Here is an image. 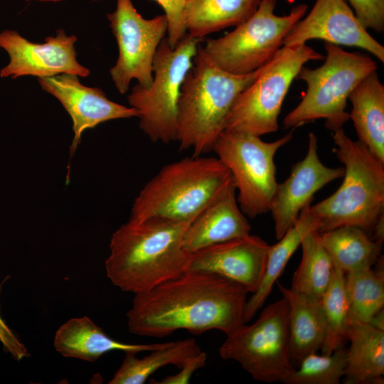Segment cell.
<instances>
[{"mask_svg":"<svg viewBox=\"0 0 384 384\" xmlns=\"http://www.w3.org/2000/svg\"><path fill=\"white\" fill-rule=\"evenodd\" d=\"M247 293L240 284L220 275L186 270L135 294L127 313L128 329L155 338L180 329L195 334L216 329L228 336L245 324Z\"/></svg>","mask_w":384,"mask_h":384,"instance_id":"1","label":"cell"},{"mask_svg":"<svg viewBox=\"0 0 384 384\" xmlns=\"http://www.w3.org/2000/svg\"><path fill=\"white\" fill-rule=\"evenodd\" d=\"M189 223L150 217L130 220L112 235L105 270L124 292L142 293L186 271L183 238Z\"/></svg>","mask_w":384,"mask_h":384,"instance_id":"2","label":"cell"},{"mask_svg":"<svg viewBox=\"0 0 384 384\" xmlns=\"http://www.w3.org/2000/svg\"><path fill=\"white\" fill-rule=\"evenodd\" d=\"M259 70L244 75L228 73L215 65L199 44L178 102L176 141L179 151L191 149L193 156L212 151L225 130L235 100Z\"/></svg>","mask_w":384,"mask_h":384,"instance_id":"3","label":"cell"},{"mask_svg":"<svg viewBox=\"0 0 384 384\" xmlns=\"http://www.w3.org/2000/svg\"><path fill=\"white\" fill-rule=\"evenodd\" d=\"M334 151L344 165L343 180L330 196L309 206L318 233L355 225L369 235L384 216V163L343 128L333 132Z\"/></svg>","mask_w":384,"mask_h":384,"instance_id":"4","label":"cell"},{"mask_svg":"<svg viewBox=\"0 0 384 384\" xmlns=\"http://www.w3.org/2000/svg\"><path fill=\"white\" fill-rule=\"evenodd\" d=\"M232 180L217 157H186L163 166L135 198L130 220L161 217L190 223Z\"/></svg>","mask_w":384,"mask_h":384,"instance_id":"5","label":"cell"},{"mask_svg":"<svg viewBox=\"0 0 384 384\" xmlns=\"http://www.w3.org/2000/svg\"><path fill=\"white\" fill-rule=\"evenodd\" d=\"M324 63L315 69L304 65L296 79L306 85L295 108L284 117L286 128L298 127L317 119H326V127L334 132L349 119L347 100L366 77L376 71V62L367 55L348 52L338 45L324 43Z\"/></svg>","mask_w":384,"mask_h":384,"instance_id":"6","label":"cell"},{"mask_svg":"<svg viewBox=\"0 0 384 384\" xmlns=\"http://www.w3.org/2000/svg\"><path fill=\"white\" fill-rule=\"evenodd\" d=\"M203 41L186 33L171 48L165 37L154 58L151 85L137 83L127 95L129 105L138 113L140 129L153 142L176 141L181 87Z\"/></svg>","mask_w":384,"mask_h":384,"instance_id":"7","label":"cell"},{"mask_svg":"<svg viewBox=\"0 0 384 384\" xmlns=\"http://www.w3.org/2000/svg\"><path fill=\"white\" fill-rule=\"evenodd\" d=\"M324 58L306 43L283 46L239 94L225 129L257 137L275 132L283 102L301 68L310 60Z\"/></svg>","mask_w":384,"mask_h":384,"instance_id":"8","label":"cell"},{"mask_svg":"<svg viewBox=\"0 0 384 384\" xmlns=\"http://www.w3.org/2000/svg\"><path fill=\"white\" fill-rule=\"evenodd\" d=\"M277 0H260L255 12L230 33L208 39L203 50L218 68L238 75L251 73L267 63L284 40L304 16L308 6L300 4L284 16L274 13Z\"/></svg>","mask_w":384,"mask_h":384,"instance_id":"9","label":"cell"},{"mask_svg":"<svg viewBox=\"0 0 384 384\" xmlns=\"http://www.w3.org/2000/svg\"><path fill=\"white\" fill-rule=\"evenodd\" d=\"M287 300L266 306L252 324H242L219 348L224 360H234L257 381L283 382L295 370L292 363Z\"/></svg>","mask_w":384,"mask_h":384,"instance_id":"10","label":"cell"},{"mask_svg":"<svg viewBox=\"0 0 384 384\" xmlns=\"http://www.w3.org/2000/svg\"><path fill=\"white\" fill-rule=\"evenodd\" d=\"M292 131L270 142L260 137L225 129L213 145L229 170L242 213L255 218L270 211L277 185L274 156L292 139Z\"/></svg>","mask_w":384,"mask_h":384,"instance_id":"11","label":"cell"},{"mask_svg":"<svg viewBox=\"0 0 384 384\" xmlns=\"http://www.w3.org/2000/svg\"><path fill=\"white\" fill-rule=\"evenodd\" d=\"M107 18L119 49L116 63L110 70L117 90L125 94L134 79L143 87L149 86L154 58L167 33L166 15L146 19L131 0H117L116 9L107 14Z\"/></svg>","mask_w":384,"mask_h":384,"instance_id":"12","label":"cell"},{"mask_svg":"<svg viewBox=\"0 0 384 384\" xmlns=\"http://www.w3.org/2000/svg\"><path fill=\"white\" fill-rule=\"evenodd\" d=\"M75 36L58 30L55 36H48L43 43L31 42L16 31L0 32V48L9 56V63L0 70L1 78L31 75L38 78L59 74H73L86 78L90 70L77 60Z\"/></svg>","mask_w":384,"mask_h":384,"instance_id":"13","label":"cell"},{"mask_svg":"<svg viewBox=\"0 0 384 384\" xmlns=\"http://www.w3.org/2000/svg\"><path fill=\"white\" fill-rule=\"evenodd\" d=\"M312 39L358 47L384 62L383 46L368 32L346 0H316L307 16L284 38L283 46L304 44Z\"/></svg>","mask_w":384,"mask_h":384,"instance_id":"14","label":"cell"},{"mask_svg":"<svg viewBox=\"0 0 384 384\" xmlns=\"http://www.w3.org/2000/svg\"><path fill=\"white\" fill-rule=\"evenodd\" d=\"M343 174V167L331 168L321 162L318 154V139L310 132L304 158L293 166L284 181L277 183L271 201L270 211L276 238L280 239L294 224L319 190Z\"/></svg>","mask_w":384,"mask_h":384,"instance_id":"15","label":"cell"},{"mask_svg":"<svg viewBox=\"0 0 384 384\" xmlns=\"http://www.w3.org/2000/svg\"><path fill=\"white\" fill-rule=\"evenodd\" d=\"M38 82L43 90L58 100L72 119V154L85 130L110 120L138 117L134 108L110 100L99 87L82 85L76 75L63 73L38 78Z\"/></svg>","mask_w":384,"mask_h":384,"instance_id":"16","label":"cell"},{"mask_svg":"<svg viewBox=\"0 0 384 384\" xmlns=\"http://www.w3.org/2000/svg\"><path fill=\"white\" fill-rule=\"evenodd\" d=\"M269 248L270 245L261 238L250 234L191 253L186 270L220 275L240 284L252 294L261 282Z\"/></svg>","mask_w":384,"mask_h":384,"instance_id":"17","label":"cell"},{"mask_svg":"<svg viewBox=\"0 0 384 384\" xmlns=\"http://www.w3.org/2000/svg\"><path fill=\"white\" fill-rule=\"evenodd\" d=\"M231 180L188 224L183 238L190 254L250 234L251 226L238 204Z\"/></svg>","mask_w":384,"mask_h":384,"instance_id":"18","label":"cell"},{"mask_svg":"<svg viewBox=\"0 0 384 384\" xmlns=\"http://www.w3.org/2000/svg\"><path fill=\"white\" fill-rule=\"evenodd\" d=\"M168 342L134 344L110 338L90 318H73L62 324L54 337V347L62 356L94 362L112 351L137 354L160 348Z\"/></svg>","mask_w":384,"mask_h":384,"instance_id":"19","label":"cell"},{"mask_svg":"<svg viewBox=\"0 0 384 384\" xmlns=\"http://www.w3.org/2000/svg\"><path fill=\"white\" fill-rule=\"evenodd\" d=\"M287 302L292 358L300 361L321 348L326 336V321L321 300L299 294L277 282Z\"/></svg>","mask_w":384,"mask_h":384,"instance_id":"20","label":"cell"},{"mask_svg":"<svg viewBox=\"0 0 384 384\" xmlns=\"http://www.w3.org/2000/svg\"><path fill=\"white\" fill-rule=\"evenodd\" d=\"M349 119L358 140L384 163V85L376 71L366 77L351 92Z\"/></svg>","mask_w":384,"mask_h":384,"instance_id":"21","label":"cell"},{"mask_svg":"<svg viewBox=\"0 0 384 384\" xmlns=\"http://www.w3.org/2000/svg\"><path fill=\"white\" fill-rule=\"evenodd\" d=\"M346 366L343 381L346 384H383L384 375V331L368 324L348 325Z\"/></svg>","mask_w":384,"mask_h":384,"instance_id":"22","label":"cell"},{"mask_svg":"<svg viewBox=\"0 0 384 384\" xmlns=\"http://www.w3.org/2000/svg\"><path fill=\"white\" fill-rule=\"evenodd\" d=\"M260 0H187L183 21L186 33L203 40L209 34L247 20Z\"/></svg>","mask_w":384,"mask_h":384,"instance_id":"23","label":"cell"},{"mask_svg":"<svg viewBox=\"0 0 384 384\" xmlns=\"http://www.w3.org/2000/svg\"><path fill=\"white\" fill-rule=\"evenodd\" d=\"M309 206L301 211L294 224L278 240V242L270 245L261 282L245 304L244 323L250 321L263 306L272 292L273 285L277 282L294 252L301 245L304 236L311 230L316 231V224L309 211Z\"/></svg>","mask_w":384,"mask_h":384,"instance_id":"24","label":"cell"},{"mask_svg":"<svg viewBox=\"0 0 384 384\" xmlns=\"http://www.w3.org/2000/svg\"><path fill=\"white\" fill-rule=\"evenodd\" d=\"M319 238L334 266L345 274L370 268L381 256L383 242L358 226H341L320 233Z\"/></svg>","mask_w":384,"mask_h":384,"instance_id":"25","label":"cell"},{"mask_svg":"<svg viewBox=\"0 0 384 384\" xmlns=\"http://www.w3.org/2000/svg\"><path fill=\"white\" fill-rule=\"evenodd\" d=\"M201 350L194 338L169 341L160 348L149 351L142 358L125 353L120 367L109 381L110 384H143L159 368L167 365L180 368L190 356Z\"/></svg>","mask_w":384,"mask_h":384,"instance_id":"26","label":"cell"},{"mask_svg":"<svg viewBox=\"0 0 384 384\" xmlns=\"http://www.w3.org/2000/svg\"><path fill=\"white\" fill-rule=\"evenodd\" d=\"M302 257L294 272L290 289L306 297L321 300L332 279L333 261L324 247L319 233L311 230L304 236Z\"/></svg>","mask_w":384,"mask_h":384,"instance_id":"27","label":"cell"},{"mask_svg":"<svg viewBox=\"0 0 384 384\" xmlns=\"http://www.w3.org/2000/svg\"><path fill=\"white\" fill-rule=\"evenodd\" d=\"M376 270L361 269L345 274V287L349 304L348 325L368 324L384 306V268L381 255L375 263Z\"/></svg>","mask_w":384,"mask_h":384,"instance_id":"28","label":"cell"},{"mask_svg":"<svg viewBox=\"0 0 384 384\" xmlns=\"http://www.w3.org/2000/svg\"><path fill=\"white\" fill-rule=\"evenodd\" d=\"M335 267V266H334ZM326 321V336L321 348L322 353L331 354L344 348L349 304L345 287V273L335 267L332 279L321 298Z\"/></svg>","mask_w":384,"mask_h":384,"instance_id":"29","label":"cell"},{"mask_svg":"<svg viewBox=\"0 0 384 384\" xmlns=\"http://www.w3.org/2000/svg\"><path fill=\"white\" fill-rule=\"evenodd\" d=\"M346 348L332 353L308 354L300 361L299 368L288 377L287 384H339L345 375Z\"/></svg>","mask_w":384,"mask_h":384,"instance_id":"30","label":"cell"},{"mask_svg":"<svg viewBox=\"0 0 384 384\" xmlns=\"http://www.w3.org/2000/svg\"><path fill=\"white\" fill-rule=\"evenodd\" d=\"M154 1L164 11L168 22L166 38L170 46L174 48L187 33L183 21V9L187 0Z\"/></svg>","mask_w":384,"mask_h":384,"instance_id":"31","label":"cell"},{"mask_svg":"<svg viewBox=\"0 0 384 384\" xmlns=\"http://www.w3.org/2000/svg\"><path fill=\"white\" fill-rule=\"evenodd\" d=\"M366 28L384 31V0H346Z\"/></svg>","mask_w":384,"mask_h":384,"instance_id":"32","label":"cell"},{"mask_svg":"<svg viewBox=\"0 0 384 384\" xmlns=\"http://www.w3.org/2000/svg\"><path fill=\"white\" fill-rule=\"evenodd\" d=\"M207 360V354L201 351L188 357L181 366L180 371L172 375H167L160 381L151 383L157 384H185L188 383L196 370L203 368Z\"/></svg>","mask_w":384,"mask_h":384,"instance_id":"33","label":"cell"},{"mask_svg":"<svg viewBox=\"0 0 384 384\" xmlns=\"http://www.w3.org/2000/svg\"><path fill=\"white\" fill-rule=\"evenodd\" d=\"M4 282L0 284V293ZM0 342L12 357L19 361L30 356L26 346L8 326L0 315Z\"/></svg>","mask_w":384,"mask_h":384,"instance_id":"34","label":"cell"},{"mask_svg":"<svg viewBox=\"0 0 384 384\" xmlns=\"http://www.w3.org/2000/svg\"><path fill=\"white\" fill-rule=\"evenodd\" d=\"M368 324L372 327L380 330L384 331V311L383 309L378 311L374 314Z\"/></svg>","mask_w":384,"mask_h":384,"instance_id":"35","label":"cell"},{"mask_svg":"<svg viewBox=\"0 0 384 384\" xmlns=\"http://www.w3.org/2000/svg\"><path fill=\"white\" fill-rule=\"evenodd\" d=\"M24 1H40V2H59L63 0H24Z\"/></svg>","mask_w":384,"mask_h":384,"instance_id":"36","label":"cell"}]
</instances>
